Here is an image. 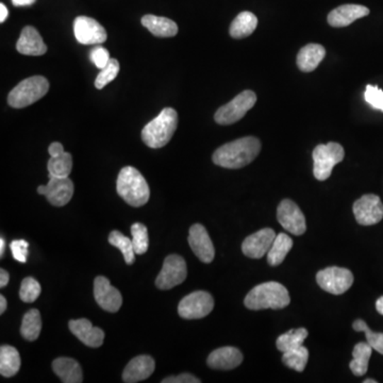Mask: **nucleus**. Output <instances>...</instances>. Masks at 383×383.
I'll use <instances>...</instances> for the list:
<instances>
[{"label":"nucleus","mask_w":383,"mask_h":383,"mask_svg":"<svg viewBox=\"0 0 383 383\" xmlns=\"http://www.w3.org/2000/svg\"><path fill=\"white\" fill-rule=\"evenodd\" d=\"M133 247L137 255H144L148 251L149 239H148L147 228L141 223H135L131 226Z\"/></svg>","instance_id":"obj_35"},{"label":"nucleus","mask_w":383,"mask_h":383,"mask_svg":"<svg viewBox=\"0 0 383 383\" xmlns=\"http://www.w3.org/2000/svg\"><path fill=\"white\" fill-rule=\"evenodd\" d=\"M50 176L69 177L73 169V156L69 152H63L57 156H50L47 164Z\"/></svg>","instance_id":"obj_31"},{"label":"nucleus","mask_w":383,"mask_h":383,"mask_svg":"<svg viewBox=\"0 0 383 383\" xmlns=\"http://www.w3.org/2000/svg\"><path fill=\"white\" fill-rule=\"evenodd\" d=\"M21 368V357L18 349L9 345L0 348V374L4 377H13Z\"/></svg>","instance_id":"obj_28"},{"label":"nucleus","mask_w":383,"mask_h":383,"mask_svg":"<svg viewBox=\"0 0 383 383\" xmlns=\"http://www.w3.org/2000/svg\"><path fill=\"white\" fill-rule=\"evenodd\" d=\"M372 348L368 343H358L353 350V361L349 364L351 372L355 376H363L368 368V362L372 357Z\"/></svg>","instance_id":"obj_29"},{"label":"nucleus","mask_w":383,"mask_h":383,"mask_svg":"<svg viewBox=\"0 0 383 383\" xmlns=\"http://www.w3.org/2000/svg\"><path fill=\"white\" fill-rule=\"evenodd\" d=\"M353 327L355 331L364 332L366 340H367V343L372 346V348L383 355V333L372 331L366 325L365 321H362V319H357L353 324Z\"/></svg>","instance_id":"obj_36"},{"label":"nucleus","mask_w":383,"mask_h":383,"mask_svg":"<svg viewBox=\"0 0 383 383\" xmlns=\"http://www.w3.org/2000/svg\"><path fill=\"white\" fill-rule=\"evenodd\" d=\"M370 14V9L360 5H344L332 10L328 16V23L334 28H342L353 24L359 18Z\"/></svg>","instance_id":"obj_21"},{"label":"nucleus","mask_w":383,"mask_h":383,"mask_svg":"<svg viewBox=\"0 0 383 383\" xmlns=\"http://www.w3.org/2000/svg\"><path fill=\"white\" fill-rule=\"evenodd\" d=\"M257 103V95L251 90L243 91L227 105H223L215 113V122L219 125H232L242 120Z\"/></svg>","instance_id":"obj_7"},{"label":"nucleus","mask_w":383,"mask_h":383,"mask_svg":"<svg viewBox=\"0 0 383 383\" xmlns=\"http://www.w3.org/2000/svg\"><path fill=\"white\" fill-rule=\"evenodd\" d=\"M200 379L190 374H181L178 376L167 377L162 383H200Z\"/></svg>","instance_id":"obj_42"},{"label":"nucleus","mask_w":383,"mask_h":383,"mask_svg":"<svg viewBox=\"0 0 383 383\" xmlns=\"http://www.w3.org/2000/svg\"><path fill=\"white\" fill-rule=\"evenodd\" d=\"M37 0H12V4H13L16 7H26V6H31L35 3Z\"/></svg>","instance_id":"obj_45"},{"label":"nucleus","mask_w":383,"mask_h":383,"mask_svg":"<svg viewBox=\"0 0 383 383\" xmlns=\"http://www.w3.org/2000/svg\"><path fill=\"white\" fill-rule=\"evenodd\" d=\"M353 211L358 224L362 226L376 225L383 219L382 202L374 194H367L359 198L353 204Z\"/></svg>","instance_id":"obj_12"},{"label":"nucleus","mask_w":383,"mask_h":383,"mask_svg":"<svg viewBox=\"0 0 383 383\" xmlns=\"http://www.w3.org/2000/svg\"><path fill=\"white\" fill-rule=\"evenodd\" d=\"M260 152L261 142L255 137H245L217 148L212 159L224 168L238 169L251 164Z\"/></svg>","instance_id":"obj_1"},{"label":"nucleus","mask_w":383,"mask_h":383,"mask_svg":"<svg viewBox=\"0 0 383 383\" xmlns=\"http://www.w3.org/2000/svg\"><path fill=\"white\" fill-rule=\"evenodd\" d=\"M38 193L46 196L52 206L63 207L69 204L73 198L74 183L69 177L50 176L48 183L46 185H40Z\"/></svg>","instance_id":"obj_11"},{"label":"nucleus","mask_w":383,"mask_h":383,"mask_svg":"<svg viewBox=\"0 0 383 383\" xmlns=\"http://www.w3.org/2000/svg\"><path fill=\"white\" fill-rule=\"evenodd\" d=\"M215 308V299L205 291L193 292L181 299L178 313L184 319H198L210 314Z\"/></svg>","instance_id":"obj_8"},{"label":"nucleus","mask_w":383,"mask_h":383,"mask_svg":"<svg viewBox=\"0 0 383 383\" xmlns=\"http://www.w3.org/2000/svg\"><path fill=\"white\" fill-rule=\"evenodd\" d=\"M376 309L381 315H383V296H381L376 302Z\"/></svg>","instance_id":"obj_48"},{"label":"nucleus","mask_w":383,"mask_h":383,"mask_svg":"<svg viewBox=\"0 0 383 383\" xmlns=\"http://www.w3.org/2000/svg\"><path fill=\"white\" fill-rule=\"evenodd\" d=\"M316 281L324 291L333 295H341L350 289L353 283V275L347 268L331 266L319 270L316 275Z\"/></svg>","instance_id":"obj_9"},{"label":"nucleus","mask_w":383,"mask_h":383,"mask_svg":"<svg viewBox=\"0 0 383 383\" xmlns=\"http://www.w3.org/2000/svg\"><path fill=\"white\" fill-rule=\"evenodd\" d=\"M50 91V82L43 76L27 78L18 84L8 96L10 107L23 109L43 98Z\"/></svg>","instance_id":"obj_5"},{"label":"nucleus","mask_w":383,"mask_h":383,"mask_svg":"<svg viewBox=\"0 0 383 383\" xmlns=\"http://www.w3.org/2000/svg\"><path fill=\"white\" fill-rule=\"evenodd\" d=\"M243 362V355L236 347H222L212 351L207 363L213 370H229L238 367Z\"/></svg>","instance_id":"obj_22"},{"label":"nucleus","mask_w":383,"mask_h":383,"mask_svg":"<svg viewBox=\"0 0 383 383\" xmlns=\"http://www.w3.org/2000/svg\"><path fill=\"white\" fill-rule=\"evenodd\" d=\"M258 26V18L251 12H241L230 25L229 33L234 39H244L253 35Z\"/></svg>","instance_id":"obj_26"},{"label":"nucleus","mask_w":383,"mask_h":383,"mask_svg":"<svg viewBox=\"0 0 383 383\" xmlns=\"http://www.w3.org/2000/svg\"><path fill=\"white\" fill-rule=\"evenodd\" d=\"M109 243L112 246L116 247L122 251L124 256L125 262L128 265H132L135 263V247H133L132 241L127 238L126 236L120 231H112L109 236Z\"/></svg>","instance_id":"obj_34"},{"label":"nucleus","mask_w":383,"mask_h":383,"mask_svg":"<svg viewBox=\"0 0 383 383\" xmlns=\"http://www.w3.org/2000/svg\"><path fill=\"white\" fill-rule=\"evenodd\" d=\"M6 242L5 239H0V257H3L4 253H5Z\"/></svg>","instance_id":"obj_49"},{"label":"nucleus","mask_w":383,"mask_h":383,"mask_svg":"<svg viewBox=\"0 0 383 383\" xmlns=\"http://www.w3.org/2000/svg\"><path fill=\"white\" fill-rule=\"evenodd\" d=\"M28 243L25 240L12 241L10 248H11L14 259L21 263H26L27 257H28Z\"/></svg>","instance_id":"obj_40"},{"label":"nucleus","mask_w":383,"mask_h":383,"mask_svg":"<svg viewBox=\"0 0 383 383\" xmlns=\"http://www.w3.org/2000/svg\"><path fill=\"white\" fill-rule=\"evenodd\" d=\"M326 56V50L319 44H308L298 52L297 67L304 73L316 69Z\"/></svg>","instance_id":"obj_23"},{"label":"nucleus","mask_w":383,"mask_h":383,"mask_svg":"<svg viewBox=\"0 0 383 383\" xmlns=\"http://www.w3.org/2000/svg\"><path fill=\"white\" fill-rule=\"evenodd\" d=\"M142 25L150 31L154 37L171 38L178 33V26L173 21L162 16H148L142 18Z\"/></svg>","instance_id":"obj_25"},{"label":"nucleus","mask_w":383,"mask_h":383,"mask_svg":"<svg viewBox=\"0 0 383 383\" xmlns=\"http://www.w3.org/2000/svg\"><path fill=\"white\" fill-rule=\"evenodd\" d=\"M120 67L118 61L116 59H110L107 67L101 69V73L98 74L96 80H95V86H96L97 90H103L107 84L113 81L118 77V73H120Z\"/></svg>","instance_id":"obj_37"},{"label":"nucleus","mask_w":383,"mask_h":383,"mask_svg":"<svg viewBox=\"0 0 383 383\" xmlns=\"http://www.w3.org/2000/svg\"><path fill=\"white\" fill-rule=\"evenodd\" d=\"M364 98H365L366 103H370L372 108L383 111V91L380 90L378 86L368 84L366 86L365 93H364Z\"/></svg>","instance_id":"obj_39"},{"label":"nucleus","mask_w":383,"mask_h":383,"mask_svg":"<svg viewBox=\"0 0 383 383\" xmlns=\"http://www.w3.org/2000/svg\"><path fill=\"white\" fill-rule=\"evenodd\" d=\"M42 330L41 314L37 309L28 311L23 319L21 333L27 341H35L39 338Z\"/></svg>","instance_id":"obj_30"},{"label":"nucleus","mask_w":383,"mask_h":383,"mask_svg":"<svg viewBox=\"0 0 383 383\" xmlns=\"http://www.w3.org/2000/svg\"><path fill=\"white\" fill-rule=\"evenodd\" d=\"M69 330L75 334L84 345L97 348L103 345L105 332L98 327H94L88 319H81L69 321Z\"/></svg>","instance_id":"obj_18"},{"label":"nucleus","mask_w":383,"mask_h":383,"mask_svg":"<svg viewBox=\"0 0 383 383\" xmlns=\"http://www.w3.org/2000/svg\"><path fill=\"white\" fill-rule=\"evenodd\" d=\"M345 156L344 148L336 142L321 144L313 150L315 178L319 181H325L331 176L332 169L338 163L342 162Z\"/></svg>","instance_id":"obj_6"},{"label":"nucleus","mask_w":383,"mask_h":383,"mask_svg":"<svg viewBox=\"0 0 383 383\" xmlns=\"http://www.w3.org/2000/svg\"><path fill=\"white\" fill-rule=\"evenodd\" d=\"M9 16L7 7L4 4H0V23H5Z\"/></svg>","instance_id":"obj_46"},{"label":"nucleus","mask_w":383,"mask_h":383,"mask_svg":"<svg viewBox=\"0 0 383 383\" xmlns=\"http://www.w3.org/2000/svg\"><path fill=\"white\" fill-rule=\"evenodd\" d=\"M41 294V285L33 277H27L21 285L20 297L24 302H33Z\"/></svg>","instance_id":"obj_38"},{"label":"nucleus","mask_w":383,"mask_h":383,"mask_svg":"<svg viewBox=\"0 0 383 383\" xmlns=\"http://www.w3.org/2000/svg\"><path fill=\"white\" fill-rule=\"evenodd\" d=\"M6 309H7V299H6L5 296H0V314H3L5 312Z\"/></svg>","instance_id":"obj_47"},{"label":"nucleus","mask_w":383,"mask_h":383,"mask_svg":"<svg viewBox=\"0 0 383 383\" xmlns=\"http://www.w3.org/2000/svg\"><path fill=\"white\" fill-rule=\"evenodd\" d=\"M94 296L99 307L108 312H118L122 307V294L118 289L112 287L105 277L98 276L95 279Z\"/></svg>","instance_id":"obj_16"},{"label":"nucleus","mask_w":383,"mask_h":383,"mask_svg":"<svg viewBox=\"0 0 383 383\" xmlns=\"http://www.w3.org/2000/svg\"><path fill=\"white\" fill-rule=\"evenodd\" d=\"M276 236V232L270 228H264L251 234L243 242V253L251 259H261L268 255Z\"/></svg>","instance_id":"obj_17"},{"label":"nucleus","mask_w":383,"mask_h":383,"mask_svg":"<svg viewBox=\"0 0 383 383\" xmlns=\"http://www.w3.org/2000/svg\"><path fill=\"white\" fill-rule=\"evenodd\" d=\"M188 270L183 258L171 255L164 260L162 270L156 279V285L160 290H171L181 285L186 279Z\"/></svg>","instance_id":"obj_10"},{"label":"nucleus","mask_w":383,"mask_h":383,"mask_svg":"<svg viewBox=\"0 0 383 383\" xmlns=\"http://www.w3.org/2000/svg\"><path fill=\"white\" fill-rule=\"evenodd\" d=\"M63 152H64V147L59 142H55V143L50 144V148H48V152H50V156H57V154H61Z\"/></svg>","instance_id":"obj_43"},{"label":"nucleus","mask_w":383,"mask_h":383,"mask_svg":"<svg viewBox=\"0 0 383 383\" xmlns=\"http://www.w3.org/2000/svg\"><path fill=\"white\" fill-rule=\"evenodd\" d=\"M308 360L309 350L304 345L287 351V353H283L282 355L283 364L287 367L299 372H304L307 363H308Z\"/></svg>","instance_id":"obj_33"},{"label":"nucleus","mask_w":383,"mask_h":383,"mask_svg":"<svg viewBox=\"0 0 383 383\" xmlns=\"http://www.w3.org/2000/svg\"><path fill=\"white\" fill-rule=\"evenodd\" d=\"M364 383H377V381L374 380V379H366V380H364Z\"/></svg>","instance_id":"obj_50"},{"label":"nucleus","mask_w":383,"mask_h":383,"mask_svg":"<svg viewBox=\"0 0 383 383\" xmlns=\"http://www.w3.org/2000/svg\"><path fill=\"white\" fill-rule=\"evenodd\" d=\"M178 126V113L173 108H165L143 130L142 139L148 147L158 149L164 147L175 135Z\"/></svg>","instance_id":"obj_4"},{"label":"nucleus","mask_w":383,"mask_h":383,"mask_svg":"<svg viewBox=\"0 0 383 383\" xmlns=\"http://www.w3.org/2000/svg\"><path fill=\"white\" fill-rule=\"evenodd\" d=\"M156 363L150 355H139L127 364L122 372V381L126 383H135L145 380L154 372Z\"/></svg>","instance_id":"obj_20"},{"label":"nucleus","mask_w":383,"mask_h":383,"mask_svg":"<svg viewBox=\"0 0 383 383\" xmlns=\"http://www.w3.org/2000/svg\"><path fill=\"white\" fill-rule=\"evenodd\" d=\"M308 334V331L304 328L290 330L289 332L281 334L277 338V348H278V350L282 351V353H287V351L292 350V349L302 346Z\"/></svg>","instance_id":"obj_32"},{"label":"nucleus","mask_w":383,"mask_h":383,"mask_svg":"<svg viewBox=\"0 0 383 383\" xmlns=\"http://www.w3.org/2000/svg\"><path fill=\"white\" fill-rule=\"evenodd\" d=\"M116 190L118 195L135 208L144 206L149 200V185L135 167L126 166L120 171Z\"/></svg>","instance_id":"obj_2"},{"label":"nucleus","mask_w":383,"mask_h":383,"mask_svg":"<svg viewBox=\"0 0 383 383\" xmlns=\"http://www.w3.org/2000/svg\"><path fill=\"white\" fill-rule=\"evenodd\" d=\"M188 244L196 257L204 263H211L215 259V249L212 241L206 228L200 224H195L190 228Z\"/></svg>","instance_id":"obj_15"},{"label":"nucleus","mask_w":383,"mask_h":383,"mask_svg":"<svg viewBox=\"0 0 383 383\" xmlns=\"http://www.w3.org/2000/svg\"><path fill=\"white\" fill-rule=\"evenodd\" d=\"M277 219L280 225L290 234L302 236L306 232V219L299 207L290 200L280 202L277 209Z\"/></svg>","instance_id":"obj_14"},{"label":"nucleus","mask_w":383,"mask_h":383,"mask_svg":"<svg viewBox=\"0 0 383 383\" xmlns=\"http://www.w3.org/2000/svg\"><path fill=\"white\" fill-rule=\"evenodd\" d=\"M76 40L82 45H98L108 39L107 31L94 18L78 16L74 22Z\"/></svg>","instance_id":"obj_13"},{"label":"nucleus","mask_w":383,"mask_h":383,"mask_svg":"<svg viewBox=\"0 0 383 383\" xmlns=\"http://www.w3.org/2000/svg\"><path fill=\"white\" fill-rule=\"evenodd\" d=\"M10 276L7 270H0V287H5L9 283Z\"/></svg>","instance_id":"obj_44"},{"label":"nucleus","mask_w":383,"mask_h":383,"mask_svg":"<svg viewBox=\"0 0 383 383\" xmlns=\"http://www.w3.org/2000/svg\"><path fill=\"white\" fill-rule=\"evenodd\" d=\"M91 60L94 63L95 67L97 69H103V67H107L108 63L110 61L109 52L105 50L103 46H96L91 50L90 54Z\"/></svg>","instance_id":"obj_41"},{"label":"nucleus","mask_w":383,"mask_h":383,"mask_svg":"<svg viewBox=\"0 0 383 383\" xmlns=\"http://www.w3.org/2000/svg\"><path fill=\"white\" fill-rule=\"evenodd\" d=\"M291 298L285 285L270 281L253 287L245 298L244 304L251 310H278L289 306Z\"/></svg>","instance_id":"obj_3"},{"label":"nucleus","mask_w":383,"mask_h":383,"mask_svg":"<svg viewBox=\"0 0 383 383\" xmlns=\"http://www.w3.org/2000/svg\"><path fill=\"white\" fill-rule=\"evenodd\" d=\"M292 247H293V240L287 234H277L268 253V263L270 266L280 265L285 261Z\"/></svg>","instance_id":"obj_27"},{"label":"nucleus","mask_w":383,"mask_h":383,"mask_svg":"<svg viewBox=\"0 0 383 383\" xmlns=\"http://www.w3.org/2000/svg\"><path fill=\"white\" fill-rule=\"evenodd\" d=\"M16 50L25 56H43L47 52V45L39 31L33 26L25 27L16 43Z\"/></svg>","instance_id":"obj_19"},{"label":"nucleus","mask_w":383,"mask_h":383,"mask_svg":"<svg viewBox=\"0 0 383 383\" xmlns=\"http://www.w3.org/2000/svg\"><path fill=\"white\" fill-rule=\"evenodd\" d=\"M57 376L64 383L82 382V370L76 360L71 358H58L52 363Z\"/></svg>","instance_id":"obj_24"}]
</instances>
